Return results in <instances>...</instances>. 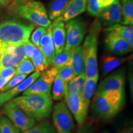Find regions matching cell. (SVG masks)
<instances>
[{
	"label": "cell",
	"mask_w": 133,
	"mask_h": 133,
	"mask_svg": "<svg viewBox=\"0 0 133 133\" xmlns=\"http://www.w3.org/2000/svg\"><path fill=\"white\" fill-rule=\"evenodd\" d=\"M106 48L110 52L117 55H125L132 51L133 46H131L127 41L119 36L112 33H106Z\"/></svg>",
	"instance_id": "obj_13"
},
{
	"label": "cell",
	"mask_w": 133,
	"mask_h": 133,
	"mask_svg": "<svg viewBox=\"0 0 133 133\" xmlns=\"http://www.w3.org/2000/svg\"><path fill=\"white\" fill-rule=\"evenodd\" d=\"M103 133H110V132H108V131H105V132H104Z\"/></svg>",
	"instance_id": "obj_49"
},
{
	"label": "cell",
	"mask_w": 133,
	"mask_h": 133,
	"mask_svg": "<svg viewBox=\"0 0 133 133\" xmlns=\"http://www.w3.org/2000/svg\"><path fill=\"white\" fill-rule=\"evenodd\" d=\"M52 84L46 82L39 76L34 81L25 91L23 92V95H46L51 96Z\"/></svg>",
	"instance_id": "obj_17"
},
{
	"label": "cell",
	"mask_w": 133,
	"mask_h": 133,
	"mask_svg": "<svg viewBox=\"0 0 133 133\" xmlns=\"http://www.w3.org/2000/svg\"><path fill=\"white\" fill-rule=\"evenodd\" d=\"M129 86H130V92L131 95V99H132L133 96V85H132V74H129Z\"/></svg>",
	"instance_id": "obj_44"
},
{
	"label": "cell",
	"mask_w": 133,
	"mask_h": 133,
	"mask_svg": "<svg viewBox=\"0 0 133 133\" xmlns=\"http://www.w3.org/2000/svg\"><path fill=\"white\" fill-rule=\"evenodd\" d=\"M116 0H97L98 4L101 9H104L105 8L109 7L111 4H112Z\"/></svg>",
	"instance_id": "obj_41"
},
{
	"label": "cell",
	"mask_w": 133,
	"mask_h": 133,
	"mask_svg": "<svg viewBox=\"0 0 133 133\" xmlns=\"http://www.w3.org/2000/svg\"><path fill=\"white\" fill-rule=\"evenodd\" d=\"M102 25L96 19L91 25L89 33L82 46L84 54V74L86 79L92 78L99 75L97 68V41Z\"/></svg>",
	"instance_id": "obj_3"
},
{
	"label": "cell",
	"mask_w": 133,
	"mask_h": 133,
	"mask_svg": "<svg viewBox=\"0 0 133 133\" xmlns=\"http://www.w3.org/2000/svg\"><path fill=\"white\" fill-rule=\"evenodd\" d=\"M119 133H133V127L132 124L126 126L119 131Z\"/></svg>",
	"instance_id": "obj_42"
},
{
	"label": "cell",
	"mask_w": 133,
	"mask_h": 133,
	"mask_svg": "<svg viewBox=\"0 0 133 133\" xmlns=\"http://www.w3.org/2000/svg\"><path fill=\"white\" fill-rule=\"evenodd\" d=\"M99 21L101 25L110 26L121 22V5L119 0H116L109 7L102 9L99 16Z\"/></svg>",
	"instance_id": "obj_11"
},
{
	"label": "cell",
	"mask_w": 133,
	"mask_h": 133,
	"mask_svg": "<svg viewBox=\"0 0 133 133\" xmlns=\"http://www.w3.org/2000/svg\"><path fill=\"white\" fill-rule=\"evenodd\" d=\"M125 74L123 70L116 71L101 81L98 86L96 94L109 91H124Z\"/></svg>",
	"instance_id": "obj_10"
},
{
	"label": "cell",
	"mask_w": 133,
	"mask_h": 133,
	"mask_svg": "<svg viewBox=\"0 0 133 133\" xmlns=\"http://www.w3.org/2000/svg\"><path fill=\"white\" fill-rule=\"evenodd\" d=\"M16 75H28L35 71L33 63L29 59L22 61L16 66Z\"/></svg>",
	"instance_id": "obj_29"
},
{
	"label": "cell",
	"mask_w": 133,
	"mask_h": 133,
	"mask_svg": "<svg viewBox=\"0 0 133 133\" xmlns=\"http://www.w3.org/2000/svg\"><path fill=\"white\" fill-rule=\"evenodd\" d=\"M126 61L125 58H119L111 55H105L102 59V71L104 75L115 69Z\"/></svg>",
	"instance_id": "obj_21"
},
{
	"label": "cell",
	"mask_w": 133,
	"mask_h": 133,
	"mask_svg": "<svg viewBox=\"0 0 133 133\" xmlns=\"http://www.w3.org/2000/svg\"><path fill=\"white\" fill-rule=\"evenodd\" d=\"M57 70L54 66H52L50 69H48L46 70L41 73L40 77L42 78L46 82L49 83V84H52L56 76H57Z\"/></svg>",
	"instance_id": "obj_36"
},
{
	"label": "cell",
	"mask_w": 133,
	"mask_h": 133,
	"mask_svg": "<svg viewBox=\"0 0 133 133\" xmlns=\"http://www.w3.org/2000/svg\"><path fill=\"white\" fill-rule=\"evenodd\" d=\"M24 133H55V129L49 121H44Z\"/></svg>",
	"instance_id": "obj_27"
},
{
	"label": "cell",
	"mask_w": 133,
	"mask_h": 133,
	"mask_svg": "<svg viewBox=\"0 0 133 133\" xmlns=\"http://www.w3.org/2000/svg\"><path fill=\"white\" fill-rule=\"evenodd\" d=\"M64 97L68 108L74 115L78 124L81 126L87 117L89 108L83 102L81 94L74 93L65 96Z\"/></svg>",
	"instance_id": "obj_9"
},
{
	"label": "cell",
	"mask_w": 133,
	"mask_h": 133,
	"mask_svg": "<svg viewBox=\"0 0 133 133\" xmlns=\"http://www.w3.org/2000/svg\"><path fill=\"white\" fill-rule=\"evenodd\" d=\"M24 50L26 57L31 59L38 57L41 54L39 48L35 46L29 39L24 43Z\"/></svg>",
	"instance_id": "obj_31"
},
{
	"label": "cell",
	"mask_w": 133,
	"mask_h": 133,
	"mask_svg": "<svg viewBox=\"0 0 133 133\" xmlns=\"http://www.w3.org/2000/svg\"><path fill=\"white\" fill-rule=\"evenodd\" d=\"M71 58V51L69 50H64L59 54L55 55L51 64L56 68L57 70L62 68L63 66L70 64Z\"/></svg>",
	"instance_id": "obj_25"
},
{
	"label": "cell",
	"mask_w": 133,
	"mask_h": 133,
	"mask_svg": "<svg viewBox=\"0 0 133 133\" xmlns=\"http://www.w3.org/2000/svg\"><path fill=\"white\" fill-rule=\"evenodd\" d=\"M14 1L16 3H25L28 1L29 0H14Z\"/></svg>",
	"instance_id": "obj_48"
},
{
	"label": "cell",
	"mask_w": 133,
	"mask_h": 133,
	"mask_svg": "<svg viewBox=\"0 0 133 133\" xmlns=\"http://www.w3.org/2000/svg\"><path fill=\"white\" fill-rule=\"evenodd\" d=\"M52 39V31H51V25L47 27V30L44 34L41 36L40 38V40L39 42V47L38 48H40L43 46H46L48 44L50 41Z\"/></svg>",
	"instance_id": "obj_39"
},
{
	"label": "cell",
	"mask_w": 133,
	"mask_h": 133,
	"mask_svg": "<svg viewBox=\"0 0 133 133\" xmlns=\"http://www.w3.org/2000/svg\"><path fill=\"white\" fill-rule=\"evenodd\" d=\"M106 33H112L122 38L129 44L133 46V28L132 25L126 26L119 24H115L109 26Z\"/></svg>",
	"instance_id": "obj_18"
},
{
	"label": "cell",
	"mask_w": 133,
	"mask_h": 133,
	"mask_svg": "<svg viewBox=\"0 0 133 133\" xmlns=\"http://www.w3.org/2000/svg\"><path fill=\"white\" fill-rule=\"evenodd\" d=\"M52 39L56 54H59L64 50L65 44L66 31L64 21L62 16L55 19L51 24Z\"/></svg>",
	"instance_id": "obj_12"
},
{
	"label": "cell",
	"mask_w": 133,
	"mask_h": 133,
	"mask_svg": "<svg viewBox=\"0 0 133 133\" xmlns=\"http://www.w3.org/2000/svg\"><path fill=\"white\" fill-rule=\"evenodd\" d=\"M20 63L21 62L15 56L14 52L6 51L5 48L4 52L0 60V69L9 67L16 68Z\"/></svg>",
	"instance_id": "obj_26"
},
{
	"label": "cell",
	"mask_w": 133,
	"mask_h": 133,
	"mask_svg": "<svg viewBox=\"0 0 133 133\" xmlns=\"http://www.w3.org/2000/svg\"><path fill=\"white\" fill-rule=\"evenodd\" d=\"M47 30V28L44 26H39L33 31L31 35L30 41L36 47H39V42L41 36L44 34Z\"/></svg>",
	"instance_id": "obj_37"
},
{
	"label": "cell",
	"mask_w": 133,
	"mask_h": 133,
	"mask_svg": "<svg viewBox=\"0 0 133 133\" xmlns=\"http://www.w3.org/2000/svg\"><path fill=\"white\" fill-rule=\"evenodd\" d=\"M24 43L14 45V51H13L14 55L16 56V57L17 58V59L19 60L20 62H21L22 61H24L25 59H29V58L26 57V56L24 52Z\"/></svg>",
	"instance_id": "obj_38"
},
{
	"label": "cell",
	"mask_w": 133,
	"mask_h": 133,
	"mask_svg": "<svg viewBox=\"0 0 133 133\" xmlns=\"http://www.w3.org/2000/svg\"><path fill=\"white\" fill-rule=\"evenodd\" d=\"M70 0H52L48 7V17L50 20L54 21L62 16Z\"/></svg>",
	"instance_id": "obj_20"
},
{
	"label": "cell",
	"mask_w": 133,
	"mask_h": 133,
	"mask_svg": "<svg viewBox=\"0 0 133 133\" xmlns=\"http://www.w3.org/2000/svg\"><path fill=\"white\" fill-rule=\"evenodd\" d=\"M57 76L67 83L74 77H75L72 68L70 64L66 65L59 69L58 70Z\"/></svg>",
	"instance_id": "obj_32"
},
{
	"label": "cell",
	"mask_w": 133,
	"mask_h": 133,
	"mask_svg": "<svg viewBox=\"0 0 133 133\" xmlns=\"http://www.w3.org/2000/svg\"><path fill=\"white\" fill-rule=\"evenodd\" d=\"M32 63L34 65L35 72L41 74V73L46 70L51 64L47 61L46 57L43 56L42 53L39 56L34 59H32Z\"/></svg>",
	"instance_id": "obj_28"
},
{
	"label": "cell",
	"mask_w": 133,
	"mask_h": 133,
	"mask_svg": "<svg viewBox=\"0 0 133 133\" xmlns=\"http://www.w3.org/2000/svg\"><path fill=\"white\" fill-rule=\"evenodd\" d=\"M0 128H1V123H0Z\"/></svg>",
	"instance_id": "obj_50"
},
{
	"label": "cell",
	"mask_w": 133,
	"mask_h": 133,
	"mask_svg": "<svg viewBox=\"0 0 133 133\" xmlns=\"http://www.w3.org/2000/svg\"><path fill=\"white\" fill-rule=\"evenodd\" d=\"M52 91V99L54 101H59L65 96L66 92L67 83L60 79L57 76L55 78Z\"/></svg>",
	"instance_id": "obj_24"
},
{
	"label": "cell",
	"mask_w": 133,
	"mask_h": 133,
	"mask_svg": "<svg viewBox=\"0 0 133 133\" xmlns=\"http://www.w3.org/2000/svg\"><path fill=\"white\" fill-rule=\"evenodd\" d=\"M124 103V91H109L96 94L91 108L97 118L107 121L112 119L120 112Z\"/></svg>",
	"instance_id": "obj_1"
},
{
	"label": "cell",
	"mask_w": 133,
	"mask_h": 133,
	"mask_svg": "<svg viewBox=\"0 0 133 133\" xmlns=\"http://www.w3.org/2000/svg\"><path fill=\"white\" fill-rule=\"evenodd\" d=\"M35 25L21 21L8 20L0 23V41L16 45L27 41Z\"/></svg>",
	"instance_id": "obj_5"
},
{
	"label": "cell",
	"mask_w": 133,
	"mask_h": 133,
	"mask_svg": "<svg viewBox=\"0 0 133 133\" xmlns=\"http://www.w3.org/2000/svg\"><path fill=\"white\" fill-rule=\"evenodd\" d=\"M52 119L58 133L72 132L74 129V120L64 101H61L54 106Z\"/></svg>",
	"instance_id": "obj_8"
},
{
	"label": "cell",
	"mask_w": 133,
	"mask_h": 133,
	"mask_svg": "<svg viewBox=\"0 0 133 133\" xmlns=\"http://www.w3.org/2000/svg\"><path fill=\"white\" fill-rule=\"evenodd\" d=\"M121 24H133V0H121Z\"/></svg>",
	"instance_id": "obj_23"
},
{
	"label": "cell",
	"mask_w": 133,
	"mask_h": 133,
	"mask_svg": "<svg viewBox=\"0 0 133 133\" xmlns=\"http://www.w3.org/2000/svg\"><path fill=\"white\" fill-rule=\"evenodd\" d=\"M16 75V68H2L0 69V77L11 79Z\"/></svg>",
	"instance_id": "obj_40"
},
{
	"label": "cell",
	"mask_w": 133,
	"mask_h": 133,
	"mask_svg": "<svg viewBox=\"0 0 133 133\" xmlns=\"http://www.w3.org/2000/svg\"><path fill=\"white\" fill-rule=\"evenodd\" d=\"M85 80L86 76L84 73H83V74L74 77L67 83L65 96L74 94V93L81 94Z\"/></svg>",
	"instance_id": "obj_22"
},
{
	"label": "cell",
	"mask_w": 133,
	"mask_h": 133,
	"mask_svg": "<svg viewBox=\"0 0 133 133\" xmlns=\"http://www.w3.org/2000/svg\"><path fill=\"white\" fill-rule=\"evenodd\" d=\"M6 44L3 43L0 41V60H1V57H2L3 53L4 52L5 48H6Z\"/></svg>",
	"instance_id": "obj_45"
},
{
	"label": "cell",
	"mask_w": 133,
	"mask_h": 133,
	"mask_svg": "<svg viewBox=\"0 0 133 133\" xmlns=\"http://www.w3.org/2000/svg\"><path fill=\"white\" fill-rule=\"evenodd\" d=\"M77 133H90L89 130L87 129V128H80L78 129Z\"/></svg>",
	"instance_id": "obj_46"
},
{
	"label": "cell",
	"mask_w": 133,
	"mask_h": 133,
	"mask_svg": "<svg viewBox=\"0 0 133 133\" xmlns=\"http://www.w3.org/2000/svg\"><path fill=\"white\" fill-rule=\"evenodd\" d=\"M26 76H27L26 75H16L8 81V83L5 85L4 87L1 89V92H6V91L11 89V88L15 87L19 83H21L22 81H24L26 78Z\"/></svg>",
	"instance_id": "obj_34"
},
{
	"label": "cell",
	"mask_w": 133,
	"mask_h": 133,
	"mask_svg": "<svg viewBox=\"0 0 133 133\" xmlns=\"http://www.w3.org/2000/svg\"><path fill=\"white\" fill-rule=\"evenodd\" d=\"M66 35L65 50L70 51L80 45L86 33V25L81 18L71 19L66 25Z\"/></svg>",
	"instance_id": "obj_6"
},
{
	"label": "cell",
	"mask_w": 133,
	"mask_h": 133,
	"mask_svg": "<svg viewBox=\"0 0 133 133\" xmlns=\"http://www.w3.org/2000/svg\"><path fill=\"white\" fill-rule=\"evenodd\" d=\"M40 74L37 72L33 73L15 87L11 88V89L6 92L0 93V105L11 101L15 96L25 91L34 81H35L40 76Z\"/></svg>",
	"instance_id": "obj_14"
},
{
	"label": "cell",
	"mask_w": 133,
	"mask_h": 133,
	"mask_svg": "<svg viewBox=\"0 0 133 133\" xmlns=\"http://www.w3.org/2000/svg\"><path fill=\"white\" fill-rule=\"evenodd\" d=\"M0 133H21V131L14 126L8 118L3 116L0 119Z\"/></svg>",
	"instance_id": "obj_30"
},
{
	"label": "cell",
	"mask_w": 133,
	"mask_h": 133,
	"mask_svg": "<svg viewBox=\"0 0 133 133\" xmlns=\"http://www.w3.org/2000/svg\"><path fill=\"white\" fill-rule=\"evenodd\" d=\"M87 11L91 16L98 17L101 14L102 9L99 7L97 0H88Z\"/></svg>",
	"instance_id": "obj_35"
},
{
	"label": "cell",
	"mask_w": 133,
	"mask_h": 133,
	"mask_svg": "<svg viewBox=\"0 0 133 133\" xmlns=\"http://www.w3.org/2000/svg\"><path fill=\"white\" fill-rule=\"evenodd\" d=\"M4 112L11 123L23 132L35 125V119L26 115L11 101L4 105Z\"/></svg>",
	"instance_id": "obj_7"
},
{
	"label": "cell",
	"mask_w": 133,
	"mask_h": 133,
	"mask_svg": "<svg viewBox=\"0 0 133 133\" xmlns=\"http://www.w3.org/2000/svg\"><path fill=\"white\" fill-rule=\"evenodd\" d=\"M39 49L41 51V52L43 54V56L46 57L47 61L49 62V64H51L53 58L54 57L55 55H56L52 39L49 41L48 44L39 48Z\"/></svg>",
	"instance_id": "obj_33"
},
{
	"label": "cell",
	"mask_w": 133,
	"mask_h": 133,
	"mask_svg": "<svg viewBox=\"0 0 133 133\" xmlns=\"http://www.w3.org/2000/svg\"><path fill=\"white\" fill-rule=\"evenodd\" d=\"M87 1L88 0H70L62 16L64 21L67 22L85 12Z\"/></svg>",
	"instance_id": "obj_15"
},
{
	"label": "cell",
	"mask_w": 133,
	"mask_h": 133,
	"mask_svg": "<svg viewBox=\"0 0 133 133\" xmlns=\"http://www.w3.org/2000/svg\"><path fill=\"white\" fill-rule=\"evenodd\" d=\"M30 117L41 121L48 117L52 111L51 97L46 95L21 96L11 100Z\"/></svg>",
	"instance_id": "obj_2"
},
{
	"label": "cell",
	"mask_w": 133,
	"mask_h": 133,
	"mask_svg": "<svg viewBox=\"0 0 133 133\" xmlns=\"http://www.w3.org/2000/svg\"><path fill=\"white\" fill-rule=\"evenodd\" d=\"M98 79H99V75L92 78L86 79L83 89L81 91V97L83 102L88 108L90 104L91 97L95 93Z\"/></svg>",
	"instance_id": "obj_19"
},
{
	"label": "cell",
	"mask_w": 133,
	"mask_h": 133,
	"mask_svg": "<svg viewBox=\"0 0 133 133\" xmlns=\"http://www.w3.org/2000/svg\"><path fill=\"white\" fill-rule=\"evenodd\" d=\"M10 79L9 78H1L0 77V91L4 87L5 85L8 83Z\"/></svg>",
	"instance_id": "obj_43"
},
{
	"label": "cell",
	"mask_w": 133,
	"mask_h": 133,
	"mask_svg": "<svg viewBox=\"0 0 133 133\" xmlns=\"http://www.w3.org/2000/svg\"><path fill=\"white\" fill-rule=\"evenodd\" d=\"M11 0H0V5H4L8 4Z\"/></svg>",
	"instance_id": "obj_47"
},
{
	"label": "cell",
	"mask_w": 133,
	"mask_h": 133,
	"mask_svg": "<svg viewBox=\"0 0 133 133\" xmlns=\"http://www.w3.org/2000/svg\"><path fill=\"white\" fill-rule=\"evenodd\" d=\"M70 65L76 76L84 73V54L82 46L80 45L70 50Z\"/></svg>",
	"instance_id": "obj_16"
},
{
	"label": "cell",
	"mask_w": 133,
	"mask_h": 133,
	"mask_svg": "<svg viewBox=\"0 0 133 133\" xmlns=\"http://www.w3.org/2000/svg\"><path fill=\"white\" fill-rule=\"evenodd\" d=\"M11 9L17 16L31 22L35 25L47 28L51 24L44 4L39 1L29 0L25 3L14 2Z\"/></svg>",
	"instance_id": "obj_4"
}]
</instances>
